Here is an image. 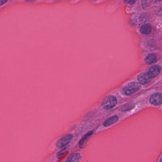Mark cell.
<instances>
[{
	"instance_id": "obj_1",
	"label": "cell",
	"mask_w": 162,
	"mask_h": 162,
	"mask_svg": "<svg viewBox=\"0 0 162 162\" xmlns=\"http://www.w3.org/2000/svg\"><path fill=\"white\" fill-rule=\"evenodd\" d=\"M140 87V84L138 82H130L123 88V93L126 95L131 96L138 92Z\"/></svg>"
},
{
	"instance_id": "obj_2",
	"label": "cell",
	"mask_w": 162,
	"mask_h": 162,
	"mask_svg": "<svg viewBox=\"0 0 162 162\" xmlns=\"http://www.w3.org/2000/svg\"><path fill=\"white\" fill-rule=\"evenodd\" d=\"M117 104V99L114 96H109L104 99L102 106L105 109H110L114 108Z\"/></svg>"
},
{
	"instance_id": "obj_3",
	"label": "cell",
	"mask_w": 162,
	"mask_h": 162,
	"mask_svg": "<svg viewBox=\"0 0 162 162\" xmlns=\"http://www.w3.org/2000/svg\"><path fill=\"white\" fill-rule=\"evenodd\" d=\"M72 138L73 136L72 134H66L58 140L56 144V146L59 148H62L67 146L72 140Z\"/></svg>"
},
{
	"instance_id": "obj_4",
	"label": "cell",
	"mask_w": 162,
	"mask_h": 162,
	"mask_svg": "<svg viewBox=\"0 0 162 162\" xmlns=\"http://www.w3.org/2000/svg\"><path fill=\"white\" fill-rule=\"evenodd\" d=\"M150 103L155 106H159L162 104V96L161 93H156L152 95L149 100Z\"/></svg>"
},
{
	"instance_id": "obj_5",
	"label": "cell",
	"mask_w": 162,
	"mask_h": 162,
	"mask_svg": "<svg viewBox=\"0 0 162 162\" xmlns=\"http://www.w3.org/2000/svg\"><path fill=\"white\" fill-rule=\"evenodd\" d=\"M161 67L159 65H155L151 66L149 69L148 71L147 72L151 79H153L159 75L161 72Z\"/></svg>"
},
{
	"instance_id": "obj_6",
	"label": "cell",
	"mask_w": 162,
	"mask_h": 162,
	"mask_svg": "<svg viewBox=\"0 0 162 162\" xmlns=\"http://www.w3.org/2000/svg\"><path fill=\"white\" fill-rule=\"evenodd\" d=\"M151 79H152L147 72H143L138 76V81L139 82V84L142 85L147 84L149 82Z\"/></svg>"
},
{
	"instance_id": "obj_7",
	"label": "cell",
	"mask_w": 162,
	"mask_h": 162,
	"mask_svg": "<svg viewBox=\"0 0 162 162\" xmlns=\"http://www.w3.org/2000/svg\"><path fill=\"white\" fill-rule=\"evenodd\" d=\"M140 32L142 34L148 35L152 32V26L150 24H145L141 27Z\"/></svg>"
},
{
	"instance_id": "obj_8",
	"label": "cell",
	"mask_w": 162,
	"mask_h": 162,
	"mask_svg": "<svg viewBox=\"0 0 162 162\" xmlns=\"http://www.w3.org/2000/svg\"><path fill=\"white\" fill-rule=\"evenodd\" d=\"M157 56L155 53H150L148 55L145 59L146 63L151 64L156 62L157 61Z\"/></svg>"
},
{
	"instance_id": "obj_9",
	"label": "cell",
	"mask_w": 162,
	"mask_h": 162,
	"mask_svg": "<svg viewBox=\"0 0 162 162\" xmlns=\"http://www.w3.org/2000/svg\"><path fill=\"white\" fill-rule=\"evenodd\" d=\"M118 120V117L117 116H114L113 117H109L104 123V126L105 127L110 126L117 122Z\"/></svg>"
},
{
	"instance_id": "obj_10",
	"label": "cell",
	"mask_w": 162,
	"mask_h": 162,
	"mask_svg": "<svg viewBox=\"0 0 162 162\" xmlns=\"http://www.w3.org/2000/svg\"><path fill=\"white\" fill-rule=\"evenodd\" d=\"M81 159V156L79 153H76L73 155H71L68 157L67 162H79Z\"/></svg>"
},
{
	"instance_id": "obj_11",
	"label": "cell",
	"mask_w": 162,
	"mask_h": 162,
	"mask_svg": "<svg viewBox=\"0 0 162 162\" xmlns=\"http://www.w3.org/2000/svg\"><path fill=\"white\" fill-rule=\"evenodd\" d=\"M134 105L133 104H127L126 105H124L121 107V110L123 111H129L130 110L134 108Z\"/></svg>"
},
{
	"instance_id": "obj_12",
	"label": "cell",
	"mask_w": 162,
	"mask_h": 162,
	"mask_svg": "<svg viewBox=\"0 0 162 162\" xmlns=\"http://www.w3.org/2000/svg\"><path fill=\"white\" fill-rule=\"evenodd\" d=\"M91 134H92V133H89L87 134V135H85V136L83 139H81V141H80V142H79V145H83V144H84V142L86 140V139H87V138H88Z\"/></svg>"
},
{
	"instance_id": "obj_13",
	"label": "cell",
	"mask_w": 162,
	"mask_h": 162,
	"mask_svg": "<svg viewBox=\"0 0 162 162\" xmlns=\"http://www.w3.org/2000/svg\"><path fill=\"white\" fill-rule=\"evenodd\" d=\"M124 2L126 4H134L136 2V0H124Z\"/></svg>"
},
{
	"instance_id": "obj_14",
	"label": "cell",
	"mask_w": 162,
	"mask_h": 162,
	"mask_svg": "<svg viewBox=\"0 0 162 162\" xmlns=\"http://www.w3.org/2000/svg\"><path fill=\"white\" fill-rule=\"evenodd\" d=\"M9 0H0V6H2L7 2Z\"/></svg>"
}]
</instances>
